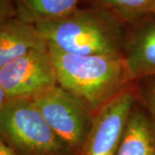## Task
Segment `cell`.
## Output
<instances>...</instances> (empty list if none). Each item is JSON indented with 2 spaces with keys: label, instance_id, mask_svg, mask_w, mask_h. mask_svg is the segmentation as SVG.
Here are the masks:
<instances>
[{
  "label": "cell",
  "instance_id": "obj_10",
  "mask_svg": "<svg viewBox=\"0 0 155 155\" xmlns=\"http://www.w3.org/2000/svg\"><path fill=\"white\" fill-rule=\"evenodd\" d=\"M78 0H15L17 17L32 24L54 21L77 9Z\"/></svg>",
  "mask_w": 155,
  "mask_h": 155
},
{
  "label": "cell",
  "instance_id": "obj_16",
  "mask_svg": "<svg viewBox=\"0 0 155 155\" xmlns=\"http://www.w3.org/2000/svg\"><path fill=\"white\" fill-rule=\"evenodd\" d=\"M153 17H154V19H155V11H154V13H153Z\"/></svg>",
  "mask_w": 155,
  "mask_h": 155
},
{
  "label": "cell",
  "instance_id": "obj_2",
  "mask_svg": "<svg viewBox=\"0 0 155 155\" xmlns=\"http://www.w3.org/2000/svg\"><path fill=\"white\" fill-rule=\"evenodd\" d=\"M48 48L58 84L94 114L132 82L122 56L76 55Z\"/></svg>",
  "mask_w": 155,
  "mask_h": 155
},
{
  "label": "cell",
  "instance_id": "obj_11",
  "mask_svg": "<svg viewBox=\"0 0 155 155\" xmlns=\"http://www.w3.org/2000/svg\"><path fill=\"white\" fill-rule=\"evenodd\" d=\"M122 21L135 22L155 11V0H95Z\"/></svg>",
  "mask_w": 155,
  "mask_h": 155
},
{
  "label": "cell",
  "instance_id": "obj_12",
  "mask_svg": "<svg viewBox=\"0 0 155 155\" xmlns=\"http://www.w3.org/2000/svg\"><path fill=\"white\" fill-rule=\"evenodd\" d=\"M145 100L148 113L155 122V82L151 84L145 91Z\"/></svg>",
  "mask_w": 155,
  "mask_h": 155
},
{
  "label": "cell",
  "instance_id": "obj_7",
  "mask_svg": "<svg viewBox=\"0 0 155 155\" xmlns=\"http://www.w3.org/2000/svg\"><path fill=\"white\" fill-rule=\"evenodd\" d=\"M127 30L122 59L131 80L155 76V19L145 17Z\"/></svg>",
  "mask_w": 155,
  "mask_h": 155
},
{
  "label": "cell",
  "instance_id": "obj_4",
  "mask_svg": "<svg viewBox=\"0 0 155 155\" xmlns=\"http://www.w3.org/2000/svg\"><path fill=\"white\" fill-rule=\"evenodd\" d=\"M30 99L51 129L73 155H77L93 126L94 113L59 84Z\"/></svg>",
  "mask_w": 155,
  "mask_h": 155
},
{
  "label": "cell",
  "instance_id": "obj_8",
  "mask_svg": "<svg viewBox=\"0 0 155 155\" xmlns=\"http://www.w3.org/2000/svg\"><path fill=\"white\" fill-rule=\"evenodd\" d=\"M46 48L47 41L35 24L18 17L0 23V68L32 51Z\"/></svg>",
  "mask_w": 155,
  "mask_h": 155
},
{
  "label": "cell",
  "instance_id": "obj_9",
  "mask_svg": "<svg viewBox=\"0 0 155 155\" xmlns=\"http://www.w3.org/2000/svg\"><path fill=\"white\" fill-rule=\"evenodd\" d=\"M116 155H155V122L136 103L127 118Z\"/></svg>",
  "mask_w": 155,
  "mask_h": 155
},
{
  "label": "cell",
  "instance_id": "obj_3",
  "mask_svg": "<svg viewBox=\"0 0 155 155\" xmlns=\"http://www.w3.org/2000/svg\"><path fill=\"white\" fill-rule=\"evenodd\" d=\"M0 139L18 155H73L30 98H10L0 111Z\"/></svg>",
  "mask_w": 155,
  "mask_h": 155
},
{
  "label": "cell",
  "instance_id": "obj_14",
  "mask_svg": "<svg viewBox=\"0 0 155 155\" xmlns=\"http://www.w3.org/2000/svg\"><path fill=\"white\" fill-rule=\"evenodd\" d=\"M0 155H18L8 145L5 143L1 139H0Z\"/></svg>",
  "mask_w": 155,
  "mask_h": 155
},
{
  "label": "cell",
  "instance_id": "obj_5",
  "mask_svg": "<svg viewBox=\"0 0 155 155\" xmlns=\"http://www.w3.org/2000/svg\"><path fill=\"white\" fill-rule=\"evenodd\" d=\"M57 84L48 48L32 51L0 68V86L9 99L32 98Z\"/></svg>",
  "mask_w": 155,
  "mask_h": 155
},
{
  "label": "cell",
  "instance_id": "obj_15",
  "mask_svg": "<svg viewBox=\"0 0 155 155\" xmlns=\"http://www.w3.org/2000/svg\"><path fill=\"white\" fill-rule=\"evenodd\" d=\"M8 99L9 98L7 97L4 90L0 86V111L2 110V109L4 108V106L6 104V102L8 101Z\"/></svg>",
  "mask_w": 155,
  "mask_h": 155
},
{
  "label": "cell",
  "instance_id": "obj_13",
  "mask_svg": "<svg viewBox=\"0 0 155 155\" xmlns=\"http://www.w3.org/2000/svg\"><path fill=\"white\" fill-rule=\"evenodd\" d=\"M11 10V0H0V23L11 18L9 13Z\"/></svg>",
  "mask_w": 155,
  "mask_h": 155
},
{
  "label": "cell",
  "instance_id": "obj_1",
  "mask_svg": "<svg viewBox=\"0 0 155 155\" xmlns=\"http://www.w3.org/2000/svg\"><path fill=\"white\" fill-rule=\"evenodd\" d=\"M48 47L76 55L122 56L127 29L110 11L76 9L66 17L35 24Z\"/></svg>",
  "mask_w": 155,
  "mask_h": 155
},
{
  "label": "cell",
  "instance_id": "obj_6",
  "mask_svg": "<svg viewBox=\"0 0 155 155\" xmlns=\"http://www.w3.org/2000/svg\"><path fill=\"white\" fill-rule=\"evenodd\" d=\"M135 103L134 91L127 86L102 107L95 114L91 130L77 155H116Z\"/></svg>",
  "mask_w": 155,
  "mask_h": 155
}]
</instances>
